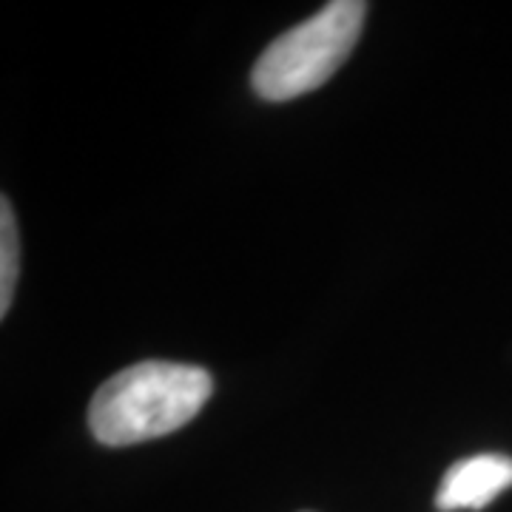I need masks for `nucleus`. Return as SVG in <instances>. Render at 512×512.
Here are the masks:
<instances>
[{"label":"nucleus","mask_w":512,"mask_h":512,"mask_svg":"<svg viewBox=\"0 0 512 512\" xmlns=\"http://www.w3.org/2000/svg\"><path fill=\"white\" fill-rule=\"evenodd\" d=\"M208 370L180 362H140L100 384L89 404L92 436L106 447L160 439L194 419L211 399Z\"/></svg>","instance_id":"nucleus-1"},{"label":"nucleus","mask_w":512,"mask_h":512,"mask_svg":"<svg viewBox=\"0 0 512 512\" xmlns=\"http://www.w3.org/2000/svg\"><path fill=\"white\" fill-rule=\"evenodd\" d=\"M365 15L362 0H336L276 37L251 72L254 92L271 103H285L319 89L356 46Z\"/></svg>","instance_id":"nucleus-2"},{"label":"nucleus","mask_w":512,"mask_h":512,"mask_svg":"<svg viewBox=\"0 0 512 512\" xmlns=\"http://www.w3.org/2000/svg\"><path fill=\"white\" fill-rule=\"evenodd\" d=\"M507 487H512V458L501 453H478L461 458L444 473L436 507L441 512L484 510Z\"/></svg>","instance_id":"nucleus-3"},{"label":"nucleus","mask_w":512,"mask_h":512,"mask_svg":"<svg viewBox=\"0 0 512 512\" xmlns=\"http://www.w3.org/2000/svg\"><path fill=\"white\" fill-rule=\"evenodd\" d=\"M20 271V237L18 220L9 200H0V316H6L12 308V296L18 285Z\"/></svg>","instance_id":"nucleus-4"}]
</instances>
